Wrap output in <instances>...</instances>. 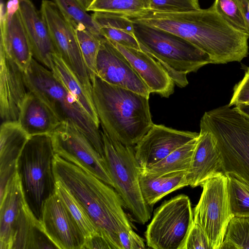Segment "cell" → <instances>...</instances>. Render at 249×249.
Segmentation results:
<instances>
[{"label": "cell", "mask_w": 249, "mask_h": 249, "mask_svg": "<svg viewBox=\"0 0 249 249\" xmlns=\"http://www.w3.org/2000/svg\"><path fill=\"white\" fill-rule=\"evenodd\" d=\"M234 107L239 111L249 118V104H240Z\"/></svg>", "instance_id": "obj_42"}, {"label": "cell", "mask_w": 249, "mask_h": 249, "mask_svg": "<svg viewBox=\"0 0 249 249\" xmlns=\"http://www.w3.org/2000/svg\"><path fill=\"white\" fill-rule=\"evenodd\" d=\"M101 134L104 159L113 188L133 220L143 225L150 219L151 209L142 193L139 179L141 167L135 157L134 147L111 139L103 130Z\"/></svg>", "instance_id": "obj_8"}, {"label": "cell", "mask_w": 249, "mask_h": 249, "mask_svg": "<svg viewBox=\"0 0 249 249\" xmlns=\"http://www.w3.org/2000/svg\"><path fill=\"white\" fill-rule=\"evenodd\" d=\"M53 1L73 24H83L91 32L100 35L92 15L88 14V11L78 0H53Z\"/></svg>", "instance_id": "obj_34"}, {"label": "cell", "mask_w": 249, "mask_h": 249, "mask_svg": "<svg viewBox=\"0 0 249 249\" xmlns=\"http://www.w3.org/2000/svg\"><path fill=\"white\" fill-rule=\"evenodd\" d=\"M198 137L177 148L159 162L141 171L145 173L160 176L168 173L188 171Z\"/></svg>", "instance_id": "obj_28"}, {"label": "cell", "mask_w": 249, "mask_h": 249, "mask_svg": "<svg viewBox=\"0 0 249 249\" xmlns=\"http://www.w3.org/2000/svg\"><path fill=\"white\" fill-rule=\"evenodd\" d=\"M30 136L18 121L3 122L0 129V187L1 195L17 171L18 162Z\"/></svg>", "instance_id": "obj_21"}, {"label": "cell", "mask_w": 249, "mask_h": 249, "mask_svg": "<svg viewBox=\"0 0 249 249\" xmlns=\"http://www.w3.org/2000/svg\"><path fill=\"white\" fill-rule=\"evenodd\" d=\"M199 200L194 209V221L206 232L212 249H219L230 221L234 216L230 210L227 192V177L213 176L201 185Z\"/></svg>", "instance_id": "obj_10"}, {"label": "cell", "mask_w": 249, "mask_h": 249, "mask_svg": "<svg viewBox=\"0 0 249 249\" xmlns=\"http://www.w3.org/2000/svg\"><path fill=\"white\" fill-rule=\"evenodd\" d=\"M141 23L173 33L207 54L212 64L240 62L249 53V36L229 24L214 5L207 9L185 12H165L147 9L124 16Z\"/></svg>", "instance_id": "obj_1"}, {"label": "cell", "mask_w": 249, "mask_h": 249, "mask_svg": "<svg viewBox=\"0 0 249 249\" xmlns=\"http://www.w3.org/2000/svg\"><path fill=\"white\" fill-rule=\"evenodd\" d=\"M223 163L215 139L209 131L200 128L197 143L186 178L189 186H201L210 178L221 173Z\"/></svg>", "instance_id": "obj_19"}, {"label": "cell", "mask_w": 249, "mask_h": 249, "mask_svg": "<svg viewBox=\"0 0 249 249\" xmlns=\"http://www.w3.org/2000/svg\"><path fill=\"white\" fill-rule=\"evenodd\" d=\"M198 136L199 133L154 124L135 145V157L141 168L146 169Z\"/></svg>", "instance_id": "obj_15"}, {"label": "cell", "mask_w": 249, "mask_h": 249, "mask_svg": "<svg viewBox=\"0 0 249 249\" xmlns=\"http://www.w3.org/2000/svg\"><path fill=\"white\" fill-rule=\"evenodd\" d=\"M91 83L102 129L124 145H136L154 124L149 98L111 85L96 74Z\"/></svg>", "instance_id": "obj_3"}, {"label": "cell", "mask_w": 249, "mask_h": 249, "mask_svg": "<svg viewBox=\"0 0 249 249\" xmlns=\"http://www.w3.org/2000/svg\"><path fill=\"white\" fill-rule=\"evenodd\" d=\"M82 6L86 9L89 7L93 0H78Z\"/></svg>", "instance_id": "obj_43"}, {"label": "cell", "mask_w": 249, "mask_h": 249, "mask_svg": "<svg viewBox=\"0 0 249 249\" xmlns=\"http://www.w3.org/2000/svg\"><path fill=\"white\" fill-rule=\"evenodd\" d=\"M19 11L29 38L33 58L51 70L57 53L47 24L31 0H19Z\"/></svg>", "instance_id": "obj_18"}, {"label": "cell", "mask_w": 249, "mask_h": 249, "mask_svg": "<svg viewBox=\"0 0 249 249\" xmlns=\"http://www.w3.org/2000/svg\"><path fill=\"white\" fill-rule=\"evenodd\" d=\"M249 249V217L233 216L219 249Z\"/></svg>", "instance_id": "obj_33"}, {"label": "cell", "mask_w": 249, "mask_h": 249, "mask_svg": "<svg viewBox=\"0 0 249 249\" xmlns=\"http://www.w3.org/2000/svg\"><path fill=\"white\" fill-rule=\"evenodd\" d=\"M54 154L50 135L33 136L26 142L18 162L17 171L25 200L40 221L45 201L55 193Z\"/></svg>", "instance_id": "obj_7"}, {"label": "cell", "mask_w": 249, "mask_h": 249, "mask_svg": "<svg viewBox=\"0 0 249 249\" xmlns=\"http://www.w3.org/2000/svg\"><path fill=\"white\" fill-rule=\"evenodd\" d=\"M227 177V192L230 210L234 216L249 217V184L233 174Z\"/></svg>", "instance_id": "obj_31"}, {"label": "cell", "mask_w": 249, "mask_h": 249, "mask_svg": "<svg viewBox=\"0 0 249 249\" xmlns=\"http://www.w3.org/2000/svg\"><path fill=\"white\" fill-rule=\"evenodd\" d=\"M40 12L47 24L57 53L92 96V85L73 24L53 1L42 0Z\"/></svg>", "instance_id": "obj_12"}, {"label": "cell", "mask_w": 249, "mask_h": 249, "mask_svg": "<svg viewBox=\"0 0 249 249\" xmlns=\"http://www.w3.org/2000/svg\"><path fill=\"white\" fill-rule=\"evenodd\" d=\"M55 181V193L72 216L85 239L98 231L96 225L81 203L60 181Z\"/></svg>", "instance_id": "obj_29"}, {"label": "cell", "mask_w": 249, "mask_h": 249, "mask_svg": "<svg viewBox=\"0 0 249 249\" xmlns=\"http://www.w3.org/2000/svg\"><path fill=\"white\" fill-rule=\"evenodd\" d=\"M213 4L217 13L229 24L247 33L244 17L235 0H215Z\"/></svg>", "instance_id": "obj_35"}, {"label": "cell", "mask_w": 249, "mask_h": 249, "mask_svg": "<svg viewBox=\"0 0 249 249\" xmlns=\"http://www.w3.org/2000/svg\"><path fill=\"white\" fill-rule=\"evenodd\" d=\"M244 17L247 34L249 36V0H235Z\"/></svg>", "instance_id": "obj_41"}, {"label": "cell", "mask_w": 249, "mask_h": 249, "mask_svg": "<svg viewBox=\"0 0 249 249\" xmlns=\"http://www.w3.org/2000/svg\"><path fill=\"white\" fill-rule=\"evenodd\" d=\"M0 249H12L16 224L27 202L21 178L17 171L0 195Z\"/></svg>", "instance_id": "obj_22"}, {"label": "cell", "mask_w": 249, "mask_h": 249, "mask_svg": "<svg viewBox=\"0 0 249 249\" xmlns=\"http://www.w3.org/2000/svg\"><path fill=\"white\" fill-rule=\"evenodd\" d=\"M28 91L24 71L0 46V115L3 122L18 121Z\"/></svg>", "instance_id": "obj_17"}, {"label": "cell", "mask_w": 249, "mask_h": 249, "mask_svg": "<svg viewBox=\"0 0 249 249\" xmlns=\"http://www.w3.org/2000/svg\"><path fill=\"white\" fill-rule=\"evenodd\" d=\"M149 9V0H93L87 11L129 16Z\"/></svg>", "instance_id": "obj_32"}, {"label": "cell", "mask_w": 249, "mask_h": 249, "mask_svg": "<svg viewBox=\"0 0 249 249\" xmlns=\"http://www.w3.org/2000/svg\"><path fill=\"white\" fill-rule=\"evenodd\" d=\"M0 41L5 53L25 72L32 59L30 41L19 11V0L0 6Z\"/></svg>", "instance_id": "obj_16"}, {"label": "cell", "mask_w": 249, "mask_h": 249, "mask_svg": "<svg viewBox=\"0 0 249 249\" xmlns=\"http://www.w3.org/2000/svg\"><path fill=\"white\" fill-rule=\"evenodd\" d=\"M50 135L55 154L113 187L104 158L75 125L62 122Z\"/></svg>", "instance_id": "obj_11"}, {"label": "cell", "mask_w": 249, "mask_h": 249, "mask_svg": "<svg viewBox=\"0 0 249 249\" xmlns=\"http://www.w3.org/2000/svg\"><path fill=\"white\" fill-rule=\"evenodd\" d=\"M233 94L228 104L230 106L249 104V67L245 70L243 78L234 87Z\"/></svg>", "instance_id": "obj_38"}, {"label": "cell", "mask_w": 249, "mask_h": 249, "mask_svg": "<svg viewBox=\"0 0 249 249\" xmlns=\"http://www.w3.org/2000/svg\"><path fill=\"white\" fill-rule=\"evenodd\" d=\"M24 74L28 90L43 100L61 122L69 121L75 125L104 158V146L99 126L52 71L33 58Z\"/></svg>", "instance_id": "obj_6"}, {"label": "cell", "mask_w": 249, "mask_h": 249, "mask_svg": "<svg viewBox=\"0 0 249 249\" xmlns=\"http://www.w3.org/2000/svg\"><path fill=\"white\" fill-rule=\"evenodd\" d=\"M73 25L82 57L91 81L96 74V61L102 36L93 34L83 24Z\"/></svg>", "instance_id": "obj_30"}, {"label": "cell", "mask_w": 249, "mask_h": 249, "mask_svg": "<svg viewBox=\"0 0 249 249\" xmlns=\"http://www.w3.org/2000/svg\"><path fill=\"white\" fill-rule=\"evenodd\" d=\"M100 35L125 47L141 50L135 36L133 22L124 16L101 12L92 15Z\"/></svg>", "instance_id": "obj_25"}, {"label": "cell", "mask_w": 249, "mask_h": 249, "mask_svg": "<svg viewBox=\"0 0 249 249\" xmlns=\"http://www.w3.org/2000/svg\"><path fill=\"white\" fill-rule=\"evenodd\" d=\"M110 41V40H109ZM128 59L151 93L168 98L174 93L175 83L161 64L147 53L110 41Z\"/></svg>", "instance_id": "obj_20"}, {"label": "cell", "mask_w": 249, "mask_h": 249, "mask_svg": "<svg viewBox=\"0 0 249 249\" xmlns=\"http://www.w3.org/2000/svg\"><path fill=\"white\" fill-rule=\"evenodd\" d=\"M200 128L214 137L223 172L233 174L249 184V118L226 105L205 112Z\"/></svg>", "instance_id": "obj_5"}, {"label": "cell", "mask_w": 249, "mask_h": 249, "mask_svg": "<svg viewBox=\"0 0 249 249\" xmlns=\"http://www.w3.org/2000/svg\"><path fill=\"white\" fill-rule=\"evenodd\" d=\"M150 9L165 12H185L199 10L198 0H149Z\"/></svg>", "instance_id": "obj_36"}, {"label": "cell", "mask_w": 249, "mask_h": 249, "mask_svg": "<svg viewBox=\"0 0 249 249\" xmlns=\"http://www.w3.org/2000/svg\"><path fill=\"white\" fill-rule=\"evenodd\" d=\"M133 23L141 50L158 61L178 87L188 84V73L212 64L207 54L183 38L146 24Z\"/></svg>", "instance_id": "obj_4"}, {"label": "cell", "mask_w": 249, "mask_h": 249, "mask_svg": "<svg viewBox=\"0 0 249 249\" xmlns=\"http://www.w3.org/2000/svg\"><path fill=\"white\" fill-rule=\"evenodd\" d=\"M115 249L107 238L98 231L85 239L83 249Z\"/></svg>", "instance_id": "obj_40"}, {"label": "cell", "mask_w": 249, "mask_h": 249, "mask_svg": "<svg viewBox=\"0 0 249 249\" xmlns=\"http://www.w3.org/2000/svg\"><path fill=\"white\" fill-rule=\"evenodd\" d=\"M96 74L105 82L149 98V89L125 56L102 37L97 56Z\"/></svg>", "instance_id": "obj_13"}, {"label": "cell", "mask_w": 249, "mask_h": 249, "mask_svg": "<svg viewBox=\"0 0 249 249\" xmlns=\"http://www.w3.org/2000/svg\"><path fill=\"white\" fill-rule=\"evenodd\" d=\"M193 222L187 196L181 194L165 200L156 209L147 227L146 246L154 249H182Z\"/></svg>", "instance_id": "obj_9"}, {"label": "cell", "mask_w": 249, "mask_h": 249, "mask_svg": "<svg viewBox=\"0 0 249 249\" xmlns=\"http://www.w3.org/2000/svg\"><path fill=\"white\" fill-rule=\"evenodd\" d=\"M18 122L30 137L50 135L62 123L49 107L30 91L21 106Z\"/></svg>", "instance_id": "obj_23"}, {"label": "cell", "mask_w": 249, "mask_h": 249, "mask_svg": "<svg viewBox=\"0 0 249 249\" xmlns=\"http://www.w3.org/2000/svg\"><path fill=\"white\" fill-rule=\"evenodd\" d=\"M122 249H142L146 248L144 239L133 229L124 231L119 234Z\"/></svg>", "instance_id": "obj_39"}, {"label": "cell", "mask_w": 249, "mask_h": 249, "mask_svg": "<svg viewBox=\"0 0 249 249\" xmlns=\"http://www.w3.org/2000/svg\"><path fill=\"white\" fill-rule=\"evenodd\" d=\"M187 172H176L156 176L143 173L141 168L140 184L145 202L152 207L169 193L189 186L186 178Z\"/></svg>", "instance_id": "obj_26"}, {"label": "cell", "mask_w": 249, "mask_h": 249, "mask_svg": "<svg viewBox=\"0 0 249 249\" xmlns=\"http://www.w3.org/2000/svg\"><path fill=\"white\" fill-rule=\"evenodd\" d=\"M212 249L208 236L201 227L194 221L182 249Z\"/></svg>", "instance_id": "obj_37"}, {"label": "cell", "mask_w": 249, "mask_h": 249, "mask_svg": "<svg viewBox=\"0 0 249 249\" xmlns=\"http://www.w3.org/2000/svg\"><path fill=\"white\" fill-rule=\"evenodd\" d=\"M57 249L27 202L21 209L15 228L12 249Z\"/></svg>", "instance_id": "obj_24"}, {"label": "cell", "mask_w": 249, "mask_h": 249, "mask_svg": "<svg viewBox=\"0 0 249 249\" xmlns=\"http://www.w3.org/2000/svg\"><path fill=\"white\" fill-rule=\"evenodd\" d=\"M53 171L81 203L96 226L115 249H122L119 234L132 229L123 199L112 186L75 164L54 154Z\"/></svg>", "instance_id": "obj_2"}, {"label": "cell", "mask_w": 249, "mask_h": 249, "mask_svg": "<svg viewBox=\"0 0 249 249\" xmlns=\"http://www.w3.org/2000/svg\"><path fill=\"white\" fill-rule=\"evenodd\" d=\"M51 71L99 126L100 123L92 96L84 89L76 75L58 53L53 56Z\"/></svg>", "instance_id": "obj_27"}, {"label": "cell", "mask_w": 249, "mask_h": 249, "mask_svg": "<svg viewBox=\"0 0 249 249\" xmlns=\"http://www.w3.org/2000/svg\"><path fill=\"white\" fill-rule=\"evenodd\" d=\"M40 222L45 233L57 249H83L85 237L55 193L45 201Z\"/></svg>", "instance_id": "obj_14"}]
</instances>
